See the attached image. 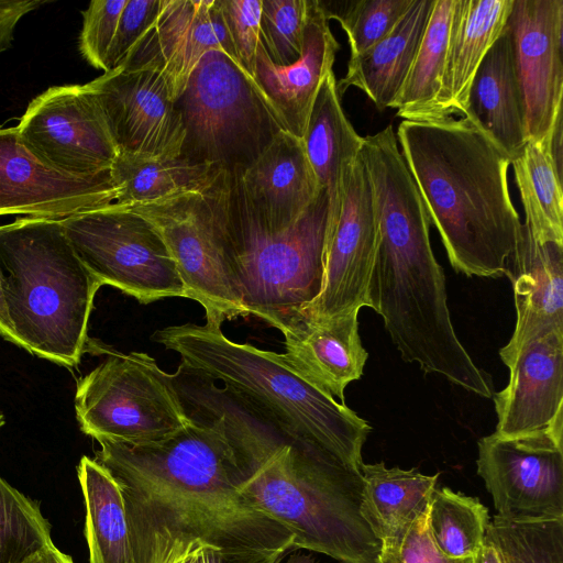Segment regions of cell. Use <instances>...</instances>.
Returning <instances> with one entry per match:
<instances>
[{
  "label": "cell",
  "instance_id": "1",
  "mask_svg": "<svg viewBox=\"0 0 563 563\" xmlns=\"http://www.w3.org/2000/svg\"><path fill=\"white\" fill-rule=\"evenodd\" d=\"M190 418L157 442L98 441L95 460L120 488L135 563H176L199 543L292 551V533L236 489V460L223 418Z\"/></svg>",
  "mask_w": 563,
  "mask_h": 563
},
{
  "label": "cell",
  "instance_id": "2",
  "mask_svg": "<svg viewBox=\"0 0 563 563\" xmlns=\"http://www.w3.org/2000/svg\"><path fill=\"white\" fill-rule=\"evenodd\" d=\"M396 137L452 267L468 277L505 274L521 228L510 158L464 117L402 120Z\"/></svg>",
  "mask_w": 563,
  "mask_h": 563
},
{
  "label": "cell",
  "instance_id": "3",
  "mask_svg": "<svg viewBox=\"0 0 563 563\" xmlns=\"http://www.w3.org/2000/svg\"><path fill=\"white\" fill-rule=\"evenodd\" d=\"M236 460V489L287 528L292 547L340 563H376L382 541L362 515L361 472L284 442L265 427L225 422Z\"/></svg>",
  "mask_w": 563,
  "mask_h": 563
},
{
  "label": "cell",
  "instance_id": "4",
  "mask_svg": "<svg viewBox=\"0 0 563 563\" xmlns=\"http://www.w3.org/2000/svg\"><path fill=\"white\" fill-rule=\"evenodd\" d=\"M152 339L176 352L191 373L221 380L224 394L238 399L284 442L361 472L362 448L371 426L308 383L279 353L234 342L220 325L208 322L165 327Z\"/></svg>",
  "mask_w": 563,
  "mask_h": 563
},
{
  "label": "cell",
  "instance_id": "5",
  "mask_svg": "<svg viewBox=\"0 0 563 563\" xmlns=\"http://www.w3.org/2000/svg\"><path fill=\"white\" fill-rule=\"evenodd\" d=\"M0 278L21 347L77 366L102 285L76 254L62 221L21 217L0 225Z\"/></svg>",
  "mask_w": 563,
  "mask_h": 563
},
{
  "label": "cell",
  "instance_id": "6",
  "mask_svg": "<svg viewBox=\"0 0 563 563\" xmlns=\"http://www.w3.org/2000/svg\"><path fill=\"white\" fill-rule=\"evenodd\" d=\"M328 210V197L322 190L291 225L264 227L246 210L231 175L228 233L246 316L261 318L283 333L320 295Z\"/></svg>",
  "mask_w": 563,
  "mask_h": 563
},
{
  "label": "cell",
  "instance_id": "7",
  "mask_svg": "<svg viewBox=\"0 0 563 563\" xmlns=\"http://www.w3.org/2000/svg\"><path fill=\"white\" fill-rule=\"evenodd\" d=\"M231 173L209 187L150 202L124 205L159 234L174 258L188 298L208 323L246 316L228 233Z\"/></svg>",
  "mask_w": 563,
  "mask_h": 563
},
{
  "label": "cell",
  "instance_id": "8",
  "mask_svg": "<svg viewBox=\"0 0 563 563\" xmlns=\"http://www.w3.org/2000/svg\"><path fill=\"white\" fill-rule=\"evenodd\" d=\"M175 104L185 129L181 154L230 173L249 165L284 130L254 78L221 49L202 56Z\"/></svg>",
  "mask_w": 563,
  "mask_h": 563
},
{
  "label": "cell",
  "instance_id": "9",
  "mask_svg": "<svg viewBox=\"0 0 563 563\" xmlns=\"http://www.w3.org/2000/svg\"><path fill=\"white\" fill-rule=\"evenodd\" d=\"M80 430L97 441L146 444L191 421L174 375L144 352H109L76 387Z\"/></svg>",
  "mask_w": 563,
  "mask_h": 563
},
{
  "label": "cell",
  "instance_id": "10",
  "mask_svg": "<svg viewBox=\"0 0 563 563\" xmlns=\"http://www.w3.org/2000/svg\"><path fill=\"white\" fill-rule=\"evenodd\" d=\"M60 221L76 254L102 286H112L145 305L188 298L159 234L124 205L112 202Z\"/></svg>",
  "mask_w": 563,
  "mask_h": 563
},
{
  "label": "cell",
  "instance_id": "11",
  "mask_svg": "<svg viewBox=\"0 0 563 563\" xmlns=\"http://www.w3.org/2000/svg\"><path fill=\"white\" fill-rule=\"evenodd\" d=\"M477 474L496 517L507 521L563 519V428L478 441Z\"/></svg>",
  "mask_w": 563,
  "mask_h": 563
},
{
  "label": "cell",
  "instance_id": "12",
  "mask_svg": "<svg viewBox=\"0 0 563 563\" xmlns=\"http://www.w3.org/2000/svg\"><path fill=\"white\" fill-rule=\"evenodd\" d=\"M15 128L32 153L69 175L110 172L120 154L88 84L47 88L29 103Z\"/></svg>",
  "mask_w": 563,
  "mask_h": 563
},
{
  "label": "cell",
  "instance_id": "13",
  "mask_svg": "<svg viewBox=\"0 0 563 563\" xmlns=\"http://www.w3.org/2000/svg\"><path fill=\"white\" fill-rule=\"evenodd\" d=\"M377 244L374 194L360 153L344 174L339 214L327 235L322 290L302 316L328 318L368 307Z\"/></svg>",
  "mask_w": 563,
  "mask_h": 563
},
{
  "label": "cell",
  "instance_id": "14",
  "mask_svg": "<svg viewBox=\"0 0 563 563\" xmlns=\"http://www.w3.org/2000/svg\"><path fill=\"white\" fill-rule=\"evenodd\" d=\"M505 27L522 98L526 142L542 141L562 115L563 1L514 0Z\"/></svg>",
  "mask_w": 563,
  "mask_h": 563
},
{
  "label": "cell",
  "instance_id": "15",
  "mask_svg": "<svg viewBox=\"0 0 563 563\" xmlns=\"http://www.w3.org/2000/svg\"><path fill=\"white\" fill-rule=\"evenodd\" d=\"M111 173L74 176L40 159L16 128L0 125V216L63 220L115 202Z\"/></svg>",
  "mask_w": 563,
  "mask_h": 563
},
{
  "label": "cell",
  "instance_id": "16",
  "mask_svg": "<svg viewBox=\"0 0 563 563\" xmlns=\"http://www.w3.org/2000/svg\"><path fill=\"white\" fill-rule=\"evenodd\" d=\"M87 84L120 153L181 155L185 142L181 117L157 74L118 67Z\"/></svg>",
  "mask_w": 563,
  "mask_h": 563
},
{
  "label": "cell",
  "instance_id": "17",
  "mask_svg": "<svg viewBox=\"0 0 563 563\" xmlns=\"http://www.w3.org/2000/svg\"><path fill=\"white\" fill-rule=\"evenodd\" d=\"M214 49L235 57L219 0H161L156 16L120 67L157 74L176 102L202 56Z\"/></svg>",
  "mask_w": 563,
  "mask_h": 563
},
{
  "label": "cell",
  "instance_id": "18",
  "mask_svg": "<svg viewBox=\"0 0 563 563\" xmlns=\"http://www.w3.org/2000/svg\"><path fill=\"white\" fill-rule=\"evenodd\" d=\"M231 175L246 210L271 229L295 223L323 190L302 140L286 130H279L249 165Z\"/></svg>",
  "mask_w": 563,
  "mask_h": 563
},
{
  "label": "cell",
  "instance_id": "19",
  "mask_svg": "<svg viewBox=\"0 0 563 563\" xmlns=\"http://www.w3.org/2000/svg\"><path fill=\"white\" fill-rule=\"evenodd\" d=\"M508 368L506 387L492 396L494 433L512 438L563 428V329L529 342Z\"/></svg>",
  "mask_w": 563,
  "mask_h": 563
},
{
  "label": "cell",
  "instance_id": "20",
  "mask_svg": "<svg viewBox=\"0 0 563 563\" xmlns=\"http://www.w3.org/2000/svg\"><path fill=\"white\" fill-rule=\"evenodd\" d=\"M505 275L516 309L514 333L499 351L509 367L529 342L563 329V242L540 239L521 223Z\"/></svg>",
  "mask_w": 563,
  "mask_h": 563
},
{
  "label": "cell",
  "instance_id": "21",
  "mask_svg": "<svg viewBox=\"0 0 563 563\" xmlns=\"http://www.w3.org/2000/svg\"><path fill=\"white\" fill-rule=\"evenodd\" d=\"M340 45L329 26L323 4L309 0L300 58L289 66L275 65L260 44L254 80L280 126L302 139L320 87L332 71Z\"/></svg>",
  "mask_w": 563,
  "mask_h": 563
},
{
  "label": "cell",
  "instance_id": "22",
  "mask_svg": "<svg viewBox=\"0 0 563 563\" xmlns=\"http://www.w3.org/2000/svg\"><path fill=\"white\" fill-rule=\"evenodd\" d=\"M358 311L328 318L302 316L283 332L280 357L325 395L344 404L345 387L362 377L368 357L358 332Z\"/></svg>",
  "mask_w": 563,
  "mask_h": 563
},
{
  "label": "cell",
  "instance_id": "23",
  "mask_svg": "<svg viewBox=\"0 0 563 563\" xmlns=\"http://www.w3.org/2000/svg\"><path fill=\"white\" fill-rule=\"evenodd\" d=\"M463 115L510 162L526 143L522 98L506 27L473 78Z\"/></svg>",
  "mask_w": 563,
  "mask_h": 563
},
{
  "label": "cell",
  "instance_id": "24",
  "mask_svg": "<svg viewBox=\"0 0 563 563\" xmlns=\"http://www.w3.org/2000/svg\"><path fill=\"white\" fill-rule=\"evenodd\" d=\"M514 0H456L438 118L464 114L473 78L501 35Z\"/></svg>",
  "mask_w": 563,
  "mask_h": 563
},
{
  "label": "cell",
  "instance_id": "25",
  "mask_svg": "<svg viewBox=\"0 0 563 563\" xmlns=\"http://www.w3.org/2000/svg\"><path fill=\"white\" fill-rule=\"evenodd\" d=\"M435 0H413L395 29L366 52L350 57L338 81L340 97L350 88L362 90L378 110L391 108L409 73Z\"/></svg>",
  "mask_w": 563,
  "mask_h": 563
},
{
  "label": "cell",
  "instance_id": "26",
  "mask_svg": "<svg viewBox=\"0 0 563 563\" xmlns=\"http://www.w3.org/2000/svg\"><path fill=\"white\" fill-rule=\"evenodd\" d=\"M301 140L328 197V235L339 214L344 174L360 155L363 144V136L343 111L333 70L320 87Z\"/></svg>",
  "mask_w": 563,
  "mask_h": 563
},
{
  "label": "cell",
  "instance_id": "27",
  "mask_svg": "<svg viewBox=\"0 0 563 563\" xmlns=\"http://www.w3.org/2000/svg\"><path fill=\"white\" fill-rule=\"evenodd\" d=\"M364 482L362 515L383 542L396 537L429 507L439 473L387 467L384 462L361 464Z\"/></svg>",
  "mask_w": 563,
  "mask_h": 563
},
{
  "label": "cell",
  "instance_id": "28",
  "mask_svg": "<svg viewBox=\"0 0 563 563\" xmlns=\"http://www.w3.org/2000/svg\"><path fill=\"white\" fill-rule=\"evenodd\" d=\"M224 170L183 154L145 156L120 153L110 173L117 188L115 202L136 205L205 189Z\"/></svg>",
  "mask_w": 563,
  "mask_h": 563
},
{
  "label": "cell",
  "instance_id": "29",
  "mask_svg": "<svg viewBox=\"0 0 563 563\" xmlns=\"http://www.w3.org/2000/svg\"><path fill=\"white\" fill-rule=\"evenodd\" d=\"M77 475L85 504L90 563H135L120 488L95 459L82 456Z\"/></svg>",
  "mask_w": 563,
  "mask_h": 563
},
{
  "label": "cell",
  "instance_id": "30",
  "mask_svg": "<svg viewBox=\"0 0 563 563\" xmlns=\"http://www.w3.org/2000/svg\"><path fill=\"white\" fill-rule=\"evenodd\" d=\"M456 0H435L423 37L391 109L402 120L438 119V98L444 73Z\"/></svg>",
  "mask_w": 563,
  "mask_h": 563
},
{
  "label": "cell",
  "instance_id": "31",
  "mask_svg": "<svg viewBox=\"0 0 563 563\" xmlns=\"http://www.w3.org/2000/svg\"><path fill=\"white\" fill-rule=\"evenodd\" d=\"M510 164L525 223L540 239L563 242L562 174L552 159L549 137L527 141Z\"/></svg>",
  "mask_w": 563,
  "mask_h": 563
},
{
  "label": "cell",
  "instance_id": "32",
  "mask_svg": "<svg viewBox=\"0 0 563 563\" xmlns=\"http://www.w3.org/2000/svg\"><path fill=\"white\" fill-rule=\"evenodd\" d=\"M488 509L478 498L435 487L429 503V528L450 558H474L485 541Z\"/></svg>",
  "mask_w": 563,
  "mask_h": 563
},
{
  "label": "cell",
  "instance_id": "33",
  "mask_svg": "<svg viewBox=\"0 0 563 563\" xmlns=\"http://www.w3.org/2000/svg\"><path fill=\"white\" fill-rule=\"evenodd\" d=\"M52 543L38 503L0 476V563H23Z\"/></svg>",
  "mask_w": 563,
  "mask_h": 563
},
{
  "label": "cell",
  "instance_id": "34",
  "mask_svg": "<svg viewBox=\"0 0 563 563\" xmlns=\"http://www.w3.org/2000/svg\"><path fill=\"white\" fill-rule=\"evenodd\" d=\"M485 539L501 563H563V519L516 522L495 516Z\"/></svg>",
  "mask_w": 563,
  "mask_h": 563
},
{
  "label": "cell",
  "instance_id": "35",
  "mask_svg": "<svg viewBox=\"0 0 563 563\" xmlns=\"http://www.w3.org/2000/svg\"><path fill=\"white\" fill-rule=\"evenodd\" d=\"M413 0H357L342 2L343 9L327 11L346 34L350 57L357 56L385 38L407 13ZM324 8V7H323Z\"/></svg>",
  "mask_w": 563,
  "mask_h": 563
},
{
  "label": "cell",
  "instance_id": "36",
  "mask_svg": "<svg viewBox=\"0 0 563 563\" xmlns=\"http://www.w3.org/2000/svg\"><path fill=\"white\" fill-rule=\"evenodd\" d=\"M308 11L309 0H263L261 42L275 65L300 58Z\"/></svg>",
  "mask_w": 563,
  "mask_h": 563
},
{
  "label": "cell",
  "instance_id": "37",
  "mask_svg": "<svg viewBox=\"0 0 563 563\" xmlns=\"http://www.w3.org/2000/svg\"><path fill=\"white\" fill-rule=\"evenodd\" d=\"M376 563H474V558H450L437 547L428 507L400 533L382 542Z\"/></svg>",
  "mask_w": 563,
  "mask_h": 563
},
{
  "label": "cell",
  "instance_id": "38",
  "mask_svg": "<svg viewBox=\"0 0 563 563\" xmlns=\"http://www.w3.org/2000/svg\"><path fill=\"white\" fill-rule=\"evenodd\" d=\"M128 0H93L81 11L79 51L96 69L107 70V58Z\"/></svg>",
  "mask_w": 563,
  "mask_h": 563
},
{
  "label": "cell",
  "instance_id": "39",
  "mask_svg": "<svg viewBox=\"0 0 563 563\" xmlns=\"http://www.w3.org/2000/svg\"><path fill=\"white\" fill-rule=\"evenodd\" d=\"M222 19L234 55L242 67L254 77L261 44L263 0H219Z\"/></svg>",
  "mask_w": 563,
  "mask_h": 563
},
{
  "label": "cell",
  "instance_id": "40",
  "mask_svg": "<svg viewBox=\"0 0 563 563\" xmlns=\"http://www.w3.org/2000/svg\"><path fill=\"white\" fill-rule=\"evenodd\" d=\"M159 7L161 0L126 1L108 54L106 71L115 69L125 63L128 56L156 16Z\"/></svg>",
  "mask_w": 563,
  "mask_h": 563
},
{
  "label": "cell",
  "instance_id": "41",
  "mask_svg": "<svg viewBox=\"0 0 563 563\" xmlns=\"http://www.w3.org/2000/svg\"><path fill=\"white\" fill-rule=\"evenodd\" d=\"M286 552L222 549L200 543L176 563H280Z\"/></svg>",
  "mask_w": 563,
  "mask_h": 563
},
{
  "label": "cell",
  "instance_id": "42",
  "mask_svg": "<svg viewBox=\"0 0 563 563\" xmlns=\"http://www.w3.org/2000/svg\"><path fill=\"white\" fill-rule=\"evenodd\" d=\"M45 3V0H0V54L11 46L18 22Z\"/></svg>",
  "mask_w": 563,
  "mask_h": 563
},
{
  "label": "cell",
  "instance_id": "43",
  "mask_svg": "<svg viewBox=\"0 0 563 563\" xmlns=\"http://www.w3.org/2000/svg\"><path fill=\"white\" fill-rule=\"evenodd\" d=\"M23 563H75L73 558L60 550L54 543L42 549Z\"/></svg>",
  "mask_w": 563,
  "mask_h": 563
},
{
  "label": "cell",
  "instance_id": "44",
  "mask_svg": "<svg viewBox=\"0 0 563 563\" xmlns=\"http://www.w3.org/2000/svg\"><path fill=\"white\" fill-rule=\"evenodd\" d=\"M0 336L9 341L10 343L18 345L21 347L20 341L16 338L12 324L9 319V314L7 311L3 292L1 288V278H0Z\"/></svg>",
  "mask_w": 563,
  "mask_h": 563
},
{
  "label": "cell",
  "instance_id": "45",
  "mask_svg": "<svg viewBox=\"0 0 563 563\" xmlns=\"http://www.w3.org/2000/svg\"><path fill=\"white\" fill-rule=\"evenodd\" d=\"M474 563H501L496 549L486 539L474 556Z\"/></svg>",
  "mask_w": 563,
  "mask_h": 563
},
{
  "label": "cell",
  "instance_id": "46",
  "mask_svg": "<svg viewBox=\"0 0 563 563\" xmlns=\"http://www.w3.org/2000/svg\"><path fill=\"white\" fill-rule=\"evenodd\" d=\"M286 563H317V561L309 554H291Z\"/></svg>",
  "mask_w": 563,
  "mask_h": 563
},
{
  "label": "cell",
  "instance_id": "47",
  "mask_svg": "<svg viewBox=\"0 0 563 563\" xmlns=\"http://www.w3.org/2000/svg\"><path fill=\"white\" fill-rule=\"evenodd\" d=\"M4 422H5L4 416H3V413L0 411V429L3 427Z\"/></svg>",
  "mask_w": 563,
  "mask_h": 563
}]
</instances>
